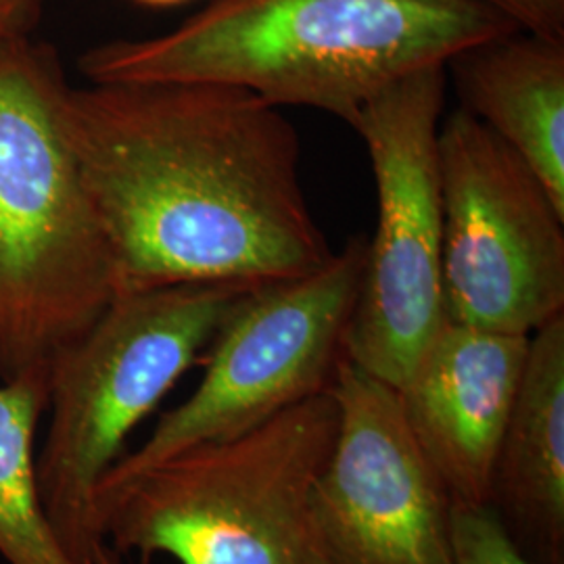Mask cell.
<instances>
[{"mask_svg":"<svg viewBox=\"0 0 564 564\" xmlns=\"http://www.w3.org/2000/svg\"><path fill=\"white\" fill-rule=\"evenodd\" d=\"M65 126L118 293L260 286L314 272L335 253L305 199L295 126L251 90L69 86Z\"/></svg>","mask_w":564,"mask_h":564,"instance_id":"cell-1","label":"cell"},{"mask_svg":"<svg viewBox=\"0 0 564 564\" xmlns=\"http://www.w3.org/2000/svg\"><path fill=\"white\" fill-rule=\"evenodd\" d=\"M517 28L475 0H205L174 30L88 48L90 84H224L349 126L393 82Z\"/></svg>","mask_w":564,"mask_h":564,"instance_id":"cell-2","label":"cell"},{"mask_svg":"<svg viewBox=\"0 0 564 564\" xmlns=\"http://www.w3.org/2000/svg\"><path fill=\"white\" fill-rule=\"evenodd\" d=\"M53 44L0 42V381L48 372L118 293Z\"/></svg>","mask_w":564,"mask_h":564,"instance_id":"cell-3","label":"cell"},{"mask_svg":"<svg viewBox=\"0 0 564 564\" xmlns=\"http://www.w3.org/2000/svg\"><path fill=\"white\" fill-rule=\"evenodd\" d=\"M337 433L330 391L214 444L193 445L95 496L102 544L147 563L333 564L312 491Z\"/></svg>","mask_w":564,"mask_h":564,"instance_id":"cell-4","label":"cell"},{"mask_svg":"<svg viewBox=\"0 0 564 564\" xmlns=\"http://www.w3.org/2000/svg\"><path fill=\"white\" fill-rule=\"evenodd\" d=\"M253 286L174 284L118 293L48 364L51 414L36 454L46 519L76 564L102 542L95 496L132 431L199 362Z\"/></svg>","mask_w":564,"mask_h":564,"instance_id":"cell-5","label":"cell"},{"mask_svg":"<svg viewBox=\"0 0 564 564\" xmlns=\"http://www.w3.org/2000/svg\"><path fill=\"white\" fill-rule=\"evenodd\" d=\"M445 84V67L414 72L375 95L351 123L370 158L379 214L343 354L393 389L447 324L437 151Z\"/></svg>","mask_w":564,"mask_h":564,"instance_id":"cell-6","label":"cell"},{"mask_svg":"<svg viewBox=\"0 0 564 564\" xmlns=\"http://www.w3.org/2000/svg\"><path fill=\"white\" fill-rule=\"evenodd\" d=\"M364 262L366 241L358 237L314 272L245 291L207 349L202 383L102 481L123 479L193 445L232 440L328 391L345 358Z\"/></svg>","mask_w":564,"mask_h":564,"instance_id":"cell-7","label":"cell"},{"mask_svg":"<svg viewBox=\"0 0 564 564\" xmlns=\"http://www.w3.org/2000/svg\"><path fill=\"white\" fill-rule=\"evenodd\" d=\"M437 151L447 323L531 337L564 314V212L463 107L442 120Z\"/></svg>","mask_w":564,"mask_h":564,"instance_id":"cell-8","label":"cell"},{"mask_svg":"<svg viewBox=\"0 0 564 564\" xmlns=\"http://www.w3.org/2000/svg\"><path fill=\"white\" fill-rule=\"evenodd\" d=\"M337 433L312 491L333 564H454L452 494L403 416L398 389L343 358Z\"/></svg>","mask_w":564,"mask_h":564,"instance_id":"cell-9","label":"cell"},{"mask_svg":"<svg viewBox=\"0 0 564 564\" xmlns=\"http://www.w3.org/2000/svg\"><path fill=\"white\" fill-rule=\"evenodd\" d=\"M529 337L447 323L398 389L405 423L456 505H489Z\"/></svg>","mask_w":564,"mask_h":564,"instance_id":"cell-10","label":"cell"},{"mask_svg":"<svg viewBox=\"0 0 564 564\" xmlns=\"http://www.w3.org/2000/svg\"><path fill=\"white\" fill-rule=\"evenodd\" d=\"M489 506L531 558L564 563V314L529 337Z\"/></svg>","mask_w":564,"mask_h":564,"instance_id":"cell-11","label":"cell"},{"mask_svg":"<svg viewBox=\"0 0 564 564\" xmlns=\"http://www.w3.org/2000/svg\"><path fill=\"white\" fill-rule=\"evenodd\" d=\"M463 109L542 181L564 212V42L514 30L447 61Z\"/></svg>","mask_w":564,"mask_h":564,"instance_id":"cell-12","label":"cell"},{"mask_svg":"<svg viewBox=\"0 0 564 564\" xmlns=\"http://www.w3.org/2000/svg\"><path fill=\"white\" fill-rule=\"evenodd\" d=\"M48 372L0 381V556L7 564H76L46 519L36 475V435Z\"/></svg>","mask_w":564,"mask_h":564,"instance_id":"cell-13","label":"cell"},{"mask_svg":"<svg viewBox=\"0 0 564 564\" xmlns=\"http://www.w3.org/2000/svg\"><path fill=\"white\" fill-rule=\"evenodd\" d=\"M454 564H542L512 538L500 514L489 505L452 506Z\"/></svg>","mask_w":564,"mask_h":564,"instance_id":"cell-14","label":"cell"},{"mask_svg":"<svg viewBox=\"0 0 564 564\" xmlns=\"http://www.w3.org/2000/svg\"><path fill=\"white\" fill-rule=\"evenodd\" d=\"M517 30L564 42V0H475Z\"/></svg>","mask_w":564,"mask_h":564,"instance_id":"cell-15","label":"cell"},{"mask_svg":"<svg viewBox=\"0 0 564 564\" xmlns=\"http://www.w3.org/2000/svg\"><path fill=\"white\" fill-rule=\"evenodd\" d=\"M48 0H0V42L32 36Z\"/></svg>","mask_w":564,"mask_h":564,"instance_id":"cell-16","label":"cell"},{"mask_svg":"<svg viewBox=\"0 0 564 564\" xmlns=\"http://www.w3.org/2000/svg\"><path fill=\"white\" fill-rule=\"evenodd\" d=\"M95 564H120L118 563V554L113 550H109L107 545L102 544L97 554H95Z\"/></svg>","mask_w":564,"mask_h":564,"instance_id":"cell-17","label":"cell"},{"mask_svg":"<svg viewBox=\"0 0 564 564\" xmlns=\"http://www.w3.org/2000/svg\"><path fill=\"white\" fill-rule=\"evenodd\" d=\"M134 2L144 4V7H155V9H163V7H176V4L188 2V0H134Z\"/></svg>","mask_w":564,"mask_h":564,"instance_id":"cell-18","label":"cell"}]
</instances>
